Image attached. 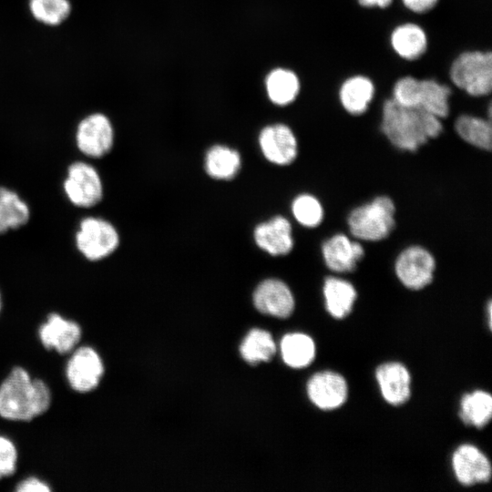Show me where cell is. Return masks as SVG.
Masks as SVG:
<instances>
[{
  "label": "cell",
  "mask_w": 492,
  "mask_h": 492,
  "mask_svg": "<svg viewBox=\"0 0 492 492\" xmlns=\"http://www.w3.org/2000/svg\"><path fill=\"white\" fill-rule=\"evenodd\" d=\"M390 44L401 58L415 61L425 53L428 39L425 31L419 25L405 23L392 31Z\"/></svg>",
  "instance_id": "20"
},
{
  "label": "cell",
  "mask_w": 492,
  "mask_h": 492,
  "mask_svg": "<svg viewBox=\"0 0 492 492\" xmlns=\"http://www.w3.org/2000/svg\"><path fill=\"white\" fill-rule=\"evenodd\" d=\"M452 89L436 79H417L412 76L399 78L394 85L392 99L410 108L423 109L440 119L450 112Z\"/></svg>",
  "instance_id": "3"
},
{
  "label": "cell",
  "mask_w": 492,
  "mask_h": 492,
  "mask_svg": "<svg viewBox=\"0 0 492 492\" xmlns=\"http://www.w3.org/2000/svg\"><path fill=\"white\" fill-rule=\"evenodd\" d=\"M310 400L320 409L333 410L341 406L347 398L344 378L333 372L315 374L308 382Z\"/></svg>",
  "instance_id": "14"
},
{
  "label": "cell",
  "mask_w": 492,
  "mask_h": 492,
  "mask_svg": "<svg viewBox=\"0 0 492 492\" xmlns=\"http://www.w3.org/2000/svg\"><path fill=\"white\" fill-rule=\"evenodd\" d=\"M39 337L47 349L59 354L70 352L81 338V328L74 321L67 320L57 313H51L39 328Z\"/></svg>",
  "instance_id": "17"
},
{
  "label": "cell",
  "mask_w": 492,
  "mask_h": 492,
  "mask_svg": "<svg viewBox=\"0 0 492 492\" xmlns=\"http://www.w3.org/2000/svg\"><path fill=\"white\" fill-rule=\"evenodd\" d=\"M376 380L387 403L399 405L408 400L411 379L403 364L387 363L380 365L376 370Z\"/></svg>",
  "instance_id": "18"
},
{
  "label": "cell",
  "mask_w": 492,
  "mask_h": 492,
  "mask_svg": "<svg viewBox=\"0 0 492 492\" xmlns=\"http://www.w3.org/2000/svg\"><path fill=\"white\" fill-rule=\"evenodd\" d=\"M456 477L464 486L486 483L491 477V466L487 456L470 445L459 446L453 455Z\"/></svg>",
  "instance_id": "15"
},
{
  "label": "cell",
  "mask_w": 492,
  "mask_h": 492,
  "mask_svg": "<svg viewBox=\"0 0 492 492\" xmlns=\"http://www.w3.org/2000/svg\"><path fill=\"white\" fill-rule=\"evenodd\" d=\"M261 150L270 162L285 166L294 161L298 141L292 128L282 123L264 127L259 136Z\"/></svg>",
  "instance_id": "11"
},
{
  "label": "cell",
  "mask_w": 492,
  "mask_h": 492,
  "mask_svg": "<svg viewBox=\"0 0 492 492\" xmlns=\"http://www.w3.org/2000/svg\"><path fill=\"white\" fill-rule=\"evenodd\" d=\"M1 304H2V302H1V294H0V311H1Z\"/></svg>",
  "instance_id": "36"
},
{
  "label": "cell",
  "mask_w": 492,
  "mask_h": 492,
  "mask_svg": "<svg viewBox=\"0 0 492 492\" xmlns=\"http://www.w3.org/2000/svg\"><path fill=\"white\" fill-rule=\"evenodd\" d=\"M51 403V393L40 379L15 367L0 385V415L15 421H29L45 413Z\"/></svg>",
  "instance_id": "2"
},
{
  "label": "cell",
  "mask_w": 492,
  "mask_h": 492,
  "mask_svg": "<svg viewBox=\"0 0 492 492\" xmlns=\"http://www.w3.org/2000/svg\"><path fill=\"white\" fill-rule=\"evenodd\" d=\"M380 129L397 149L415 152L441 134L443 124L439 118L423 109L405 107L389 98L383 104Z\"/></svg>",
  "instance_id": "1"
},
{
  "label": "cell",
  "mask_w": 492,
  "mask_h": 492,
  "mask_svg": "<svg viewBox=\"0 0 492 492\" xmlns=\"http://www.w3.org/2000/svg\"><path fill=\"white\" fill-rule=\"evenodd\" d=\"M487 312H488V323H489V327L491 328V312H492V307H491V302H488V305H487Z\"/></svg>",
  "instance_id": "35"
},
{
  "label": "cell",
  "mask_w": 492,
  "mask_h": 492,
  "mask_svg": "<svg viewBox=\"0 0 492 492\" xmlns=\"http://www.w3.org/2000/svg\"><path fill=\"white\" fill-rule=\"evenodd\" d=\"M15 490L18 492H48L50 487L36 477H28L20 482Z\"/></svg>",
  "instance_id": "32"
},
{
  "label": "cell",
  "mask_w": 492,
  "mask_h": 492,
  "mask_svg": "<svg viewBox=\"0 0 492 492\" xmlns=\"http://www.w3.org/2000/svg\"><path fill=\"white\" fill-rule=\"evenodd\" d=\"M253 302L261 313L279 318L288 317L294 309V298L290 288L278 279L261 282L254 291Z\"/></svg>",
  "instance_id": "13"
},
{
  "label": "cell",
  "mask_w": 492,
  "mask_h": 492,
  "mask_svg": "<svg viewBox=\"0 0 492 492\" xmlns=\"http://www.w3.org/2000/svg\"><path fill=\"white\" fill-rule=\"evenodd\" d=\"M253 236L257 246L272 256L286 255L294 245L292 225L282 216L259 224Z\"/></svg>",
  "instance_id": "16"
},
{
  "label": "cell",
  "mask_w": 492,
  "mask_h": 492,
  "mask_svg": "<svg viewBox=\"0 0 492 492\" xmlns=\"http://www.w3.org/2000/svg\"><path fill=\"white\" fill-rule=\"evenodd\" d=\"M76 144L81 154L90 159L108 154L114 144V129L109 118L102 113L83 118L77 128Z\"/></svg>",
  "instance_id": "9"
},
{
  "label": "cell",
  "mask_w": 492,
  "mask_h": 492,
  "mask_svg": "<svg viewBox=\"0 0 492 492\" xmlns=\"http://www.w3.org/2000/svg\"><path fill=\"white\" fill-rule=\"evenodd\" d=\"M351 235L363 241H380L395 226V205L388 196H378L351 210L347 218Z\"/></svg>",
  "instance_id": "4"
},
{
  "label": "cell",
  "mask_w": 492,
  "mask_h": 492,
  "mask_svg": "<svg viewBox=\"0 0 492 492\" xmlns=\"http://www.w3.org/2000/svg\"><path fill=\"white\" fill-rule=\"evenodd\" d=\"M455 130L467 144L483 150L492 148V128L490 119L462 114L455 121Z\"/></svg>",
  "instance_id": "24"
},
{
  "label": "cell",
  "mask_w": 492,
  "mask_h": 492,
  "mask_svg": "<svg viewBox=\"0 0 492 492\" xmlns=\"http://www.w3.org/2000/svg\"><path fill=\"white\" fill-rule=\"evenodd\" d=\"M292 212L296 221L306 228L319 226L324 217L321 201L313 195H298L292 203Z\"/></svg>",
  "instance_id": "29"
},
{
  "label": "cell",
  "mask_w": 492,
  "mask_h": 492,
  "mask_svg": "<svg viewBox=\"0 0 492 492\" xmlns=\"http://www.w3.org/2000/svg\"><path fill=\"white\" fill-rule=\"evenodd\" d=\"M357 2L361 6L367 8H386L392 4L393 0H357Z\"/></svg>",
  "instance_id": "34"
},
{
  "label": "cell",
  "mask_w": 492,
  "mask_h": 492,
  "mask_svg": "<svg viewBox=\"0 0 492 492\" xmlns=\"http://www.w3.org/2000/svg\"><path fill=\"white\" fill-rule=\"evenodd\" d=\"M241 164L238 151L223 145L211 147L205 157V169L216 179H231L240 170Z\"/></svg>",
  "instance_id": "25"
},
{
  "label": "cell",
  "mask_w": 492,
  "mask_h": 492,
  "mask_svg": "<svg viewBox=\"0 0 492 492\" xmlns=\"http://www.w3.org/2000/svg\"><path fill=\"white\" fill-rule=\"evenodd\" d=\"M281 352L286 364L293 368H302L313 362L315 345L312 338L306 334L289 333L282 340Z\"/></svg>",
  "instance_id": "26"
},
{
  "label": "cell",
  "mask_w": 492,
  "mask_h": 492,
  "mask_svg": "<svg viewBox=\"0 0 492 492\" xmlns=\"http://www.w3.org/2000/svg\"><path fill=\"white\" fill-rule=\"evenodd\" d=\"M78 252L89 261L110 256L119 245V234L108 220L96 216L84 217L75 234Z\"/></svg>",
  "instance_id": "6"
},
{
  "label": "cell",
  "mask_w": 492,
  "mask_h": 492,
  "mask_svg": "<svg viewBox=\"0 0 492 492\" xmlns=\"http://www.w3.org/2000/svg\"><path fill=\"white\" fill-rule=\"evenodd\" d=\"M63 190L67 200L81 209L95 207L104 195L103 182L97 169L84 160L74 161L68 166Z\"/></svg>",
  "instance_id": "7"
},
{
  "label": "cell",
  "mask_w": 492,
  "mask_h": 492,
  "mask_svg": "<svg viewBox=\"0 0 492 492\" xmlns=\"http://www.w3.org/2000/svg\"><path fill=\"white\" fill-rule=\"evenodd\" d=\"M462 421L477 428L485 426L492 416V397L484 391H475L463 396L460 405Z\"/></svg>",
  "instance_id": "27"
},
{
  "label": "cell",
  "mask_w": 492,
  "mask_h": 492,
  "mask_svg": "<svg viewBox=\"0 0 492 492\" xmlns=\"http://www.w3.org/2000/svg\"><path fill=\"white\" fill-rule=\"evenodd\" d=\"M30 216L26 200L15 190L0 186V235L25 226Z\"/></svg>",
  "instance_id": "23"
},
{
  "label": "cell",
  "mask_w": 492,
  "mask_h": 492,
  "mask_svg": "<svg viewBox=\"0 0 492 492\" xmlns=\"http://www.w3.org/2000/svg\"><path fill=\"white\" fill-rule=\"evenodd\" d=\"M436 262L434 255L421 245H410L397 255L394 269L400 282L410 290H421L434 278Z\"/></svg>",
  "instance_id": "8"
},
{
  "label": "cell",
  "mask_w": 492,
  "mask_h": 492,
  "mask_svg": "<svg viewBox=\"0 0 492 492\" xmlns=\"http://www.w3.org/2000/svg\"><path fill=\"white\" fill-rule=\"evenodd\" d=\"M265 88L269 99L277 106H287L298 97L301 83L298 76L291 69L277 67L266 77Z\"/></svg>",
  "instance_id": "22"
},
{
  "label": "cell",
  "mask_w": 492,
  "mask_h": 492,
  "mask_svg": "<svg viewBox=\"0 0 492 492\" xmlns=\"http://www.w3.org/2000/svg\"><path fill=\"white\" fill-rule=\"evenodd\" d=\"M104 374L98 354L89 346L77 348L69 358L66 374L70 386L80 393L95 389Z\"/></svg>",
  "instance_id": "10"
},
{
  "label": "cell",
  "mask_w": 492,
  "mask_h": 492,
  "mask_svg": "<svg viewBox=\"0 0 492 492\" xmlns=\"http://www.w3.org/2000/svg\"><path fill=\"white\" fill-rule=\"evenodd\" d=\"M322 255L326 267L335 273L355 270L364 256V249L358 240L343 233H336L322 244Z\"/></svg>",
  "instance_id": "12"
},
{
  "label": "cell",
  "mask_w": 492,
  "mask_h": 492,
  "mask_svg": "<svg viewBox=\"0 0 492 492\" xmlns=\"http://www.w3.org/2000/svg\"><path fill=\"white\" fill-rule=\"evenodd\" d=\"M323 291L326 310L333 317L342 319L350 313L357 297L350 282L329 276L324 280Z\"/></svg>",
  "instance_id": "21"
},
{
  "label": "cell",
  "mask_w": 492,
  "mask_h": 492,
  "mask_svg": "<svg viewBox=\"0 0 492 492\" xmlns=\"http://www.w3.org/2000/svg\"><path fill=\"white\" fill-rule=\"evenodd\" d=\"M275 351L276 346L272 335L261 329L250 331L240 347L241 356L250 364L269 361Z\"/></svg>",
  "instance_id": "28"
},
{
  "label": "cell",
  "mask_w": 492,
  "mask_h": 492,
  "mask_svg": "<svg viewBox=\"0 0 492 492\" xmlns=\"http://www.w3.org/2000/svg\"><path fill=\"white\" fill-rule=\"evenodd\" d=\"M17 452L8 438L0 436V478L13 475L15 471Z\"/></svg>",
  "instance_id": "31"
},
{
  "label": "cell",
  "mask_w": 492,
  "mask_h": 492,
  "mask_svg": "<svg viewBox=\"0 0 492 492\" xmlns=\"http://www.w3.org/2000/svg\"><path fill=\"white\" fill-rule=\"evenodd\" d=\"M375 93L374 82L366 76L355 75L346 78L339 88V100L350 115L366 112Z\"/></svg>",
  "instance_id": "19"
},
{
  "label": "cell",
  "mask_w": 492,
  "mask_h": 492,
  "mask_svg": "<svg viewBox=\"0 0 492 492\" xmlns=\"http://www.w3.org/2000/svg\"><path fill=\"white\" fill-rule=\"evenodd\" d=\"M402 3L411 12L424 14L432 10L438 0H402Z\"/></svg>",
  "instance_id": "33"
},
{
  "label": "cell",
  "mask_w": 492,
  "mask_h": 492,
  "mask_svg": "<svg viewBox=\"0 0 492 492\" xmlns=\"http://www.w3.org/2000/svg\"><path fill=\"white\" fill-rule=\"evenodd\" d=\"M451 82L471 97H480L492 90V53L468 50L459 54L449 68Z\"/></svg>",
  "instance_id": "5"
},
{
  "label": "cell",
  "mask_w": 492,
  "mask_h": 492,
  "mask_svg": "<svg viewBox=\"0 0 492 492\" xmlns=\"http://www.w3.org/2000/svg\"><path fill=\"white\" fill-rule=\"evenodd\" d=\"M30 10L37 20L56 26L68 16L70 4L67 0H30Z\"/></svg>",
  "instance_id": "30"
}]
</instances>
